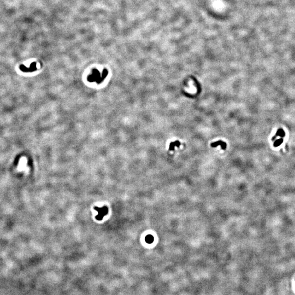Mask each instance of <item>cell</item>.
Masks as SVG:
<instances>
[{"label": "cell", "mask_w": 295, "mask_h": 295, "mask_svg": "<svg viewBox=\"0 0 295 295\" xmlns=\"http://www.w3.org/2000/svg\"><path fill=\"white\" fill-rule=\"evenodd\" d=\"M94 209L96 211L98 212V214L95 217L97 220H102L103 217L107 215L108 213V208L107 206H104L101 207V208H99L98 207H95Z\"/></svg>", "instance_id": "1"}, {"label": "cell", "mask_w": 295, "mask_h": 295, "mask_svg": "<svg viewBox=\"0 0 295 295\" xmlns=\"http://www.w3.org/2000/svg\"><path fill=\"white\" fill-rule=\"evenodd\" d=\"M219 145L221 146V148L222 149H226V144L224 142L221 141V140H219V141H218L216 142H215V143H213L211 144V146H213V147H215V146H217Z\"/></svg>", "instance_id": "2"}, {"label": "cell", "mask_w": 295, "mask_h": 295, "mask_svg": "<svg viewBox=\"0 0 295 295\" xmlns=\"http://www.w3.org/2000/svg\"><path fill=\"white\" fill-rule=\"evenodd\" d=\"M145 242L148 244H151L153 243L154 238L153 236L151 235V234H148V235H147L145 237Z\"/></svg>", "instance_id": "3"}, {"label": "cell", "mask_w": 295, "mask_h": 295, "mask_svg": "<svg viewBox=\"0 0 295 295\" xmlns=\"http://www.w3.org/2000/svg\"><path fill=\"white\" fill-rule=\"evenodd\" d=\"M180 143L178 141H175L174 142H172L169 146L170 150H174V146H179L180 145Z\"/></svg>", "instance_id": "4"}, {"label": "cell", "mask_w": 295, "mask_h": 295, "mask_svg": "<svg viewBox=\"0 0 295 295\" xmlns=\"http://www.w3.org/2000/svg\"><path fill=\"white\" fill-rule=\"evenodd\" d=\"M285 134V133L284 131H283L282 129H279V130H278V131H277L276 136H280V137H284Z\"/></svg>", "instance_id": "5"}, {"label": "cell", "mask_w": 295, "mask_h": 295, "mask_svg": "<svg viewBox=\"0 0 295 295\" xmlns=\"http://www.w3.org/2000/svg\"><path fill=\"white\" fill-rule=\"evenodd\" d=\"M283 142V138H280V139L277 140L276 141L274 142V146H275V147H277V146H278L280 145V144L282 143Z\"/></svg>", "instance_id": "6"}]
</instances>
